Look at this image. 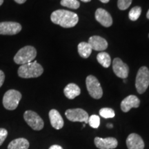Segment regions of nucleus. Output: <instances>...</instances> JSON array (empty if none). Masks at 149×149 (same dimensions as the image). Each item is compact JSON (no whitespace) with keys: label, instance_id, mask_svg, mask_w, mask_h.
Wrapping results in <instances>:
<instances>
[{"label":"nucleus","instance_id":"1","mask_svg":"<svg viewBox=\"0 0 149 149\" xmlns=\"http://www.w3.org/2000/svg\"><path fill=\"white\" fill-rule=\"evenodd\" d=\"M51 19L53 23L63 28H72L77 24L79 17L77 14L71 11L57 10L51 14Z\"/></svg>","mask_w":149,"mask_h":149},{"label":"nucleus","instance_id":"2","mask_svg":"<svg viewBox=\"0 0 149 149\" xmlns=\"http://www.w3.org/2000/svg\"><path fill=\"white\" fill-rule=\"evenodd\" d=\"M18 75L20 77L29 79L40 77L44 72V68L37 61L20 66L18 69Z\"/></svg>","mask_w":149,"mask_h":149},{"label":"nucleus","instance_id":"3","mask_svg":"<svg viewBox=\"0 0 149 149\" xmlns=\"http://www.w3.org/2000/svg\"><path fill=\"white\" fill-rule=\"evenodd\" d=\"M37 56L36 49L31 46L22 48L14 57V61L17 64H26L32 62Z\"/></svg>","mask_w":149,"mask_h":149},{"label":"nucleus","instance_id":"4","mask_svg":"<svg viewBox=\"0 0 149 149\" xmlns=\"http://www.w3.org/2000/svg\"><path fill=\"white\" fill-rule=\"evenodd\" d=\"M22 99V94L18 91L11 89L5 93L3 97V105L6 109L13 111L17 108Z\"/></svg>","mask_w":149,"mask_h":149},{"label":"nucleus","instance_id":"5","mask_svg":"<svg viewBox=\"0 0 149 149\" xmlns=\"http://www.w3.org/2000/svg\"><path fill=\"white\" fill-rule=\"evenodd\" d=\"M149 86V70L146 66H142L137 72L135 79V87L137 93L143 94Z\"/></svg>","mask_w":149,"mask_h":149},{"label":"nucleus","instance_id":"6","mask_svg":"<svg viewBox=\"0 0 149 149\" xmlns=\"http://www.w3.org/2000/svg\"><path fill=\"white\" fill-rule=\"evenodd\" d=\"M86 84L89 95L93 98L99 100L103 95V91L98 79L93 75H88L86 79Z\"/></svg>","mask_w":149,"mask_h":149},{"label":"nucleus","instance_id":"7","mask_svg":"<svg viewBox=\"0 0 149 149\" xmlns=\"http://www.w3.org/2000/svg\"><path fill=\"white\" fill-rule=\"evenodd\" d=\"M24 118L28 125L35 130H40L44 128V121L40 115L33 111H26L24 114Z\"/></svg>","mask_w":149,"mask_h":149},{"label":"nucleus","instance_id":"8","mask_svg":"<svg viewBox=\"0 0 149 149\" xmlns=\"http://www.w3.org/2000/svg\"><path fill=\"white\" fill-rule=\"evenodd\" d=\"M65 115L68 120L73 122H85L87 124L89 118L88 113L81 109H68L65 112Z\"/></svg>","mask_w":149,"mask_h":149},{"label":"nucleus","instance_id":"9","mask_svg":"<svg viewBox=\"0 0 149 149\" xmlns=\"http://www.w3.org/2000/svg\"><path fill=\"white\" fill-rule=\"evenodd\" d=\"M22 31L21 24L14 22H0V35H14Z\"/></svg>","mask_w":149,"mask_h":149},{"label":"nucleus","instance_id":"10","mask_svg":"<svg viewBox=\"0 0 149 149\" xmlns=\"http://www.w3.org/2000/svg\"><path fill=\"white\" fill-rule=\"evenodd\" d=\"M113 69L115 74L118 77L126 79L128 77L129 68L128 65L123 62L120 58H115L113 61Z\"/></svg>","mask_w":149,"mask_h":149},{"label":"nucleus","instance_id":"11","mask_svg":"<svg viewBox=\"0 0 149 149\" xmlns=\"http://www.w3.org/2000/svg\"><path fill=\"white\" fill-rule=\"evenodd\" d=\"M95 145L99 149H114L118 145V141L115 137H96L94 139Z\"/></svg>","mask_w":149,"mask_h":149},{"label":"nucleus","instance_id":"12","mask_svg":"<svg viewBox=\"0 0 149 149\" xmlns=\"http://www.w3.org/2000/svg\"><path fill=\"white\" fill-rule=\"evenodd\" d=\"M95 17L97 21L104 27H110L113 24L111 15L108 11L103 8H98L96 10Z\"/></svg>","mask_w":149,"mask_h":149},{"label":"nucleus","instance_id":"13","mask_svg":"<svg viewBox=\"0 0 149 149\" xmlns=\"http://www.w3.org/2000/svg\"><path fill=\"white\" fill-rule=\"evenodd\" d=\"M126 146L128 149H144V142L141 136L136 133H131L126 139Z\"/></svg>","mask_w":149,"mask_h":149},{"label":"nucleus","instance_id":"14","mask_svg":"<svg viewBox=\"0 0 149 149\" xmlns=\"http://www.w3.org/2000/svg\"><path fill=\"white\" fill-rule=\"evenodd\" d=\"M140 104V100L137 96L130 95L126 97L121 102V109L124 113H127L132 108H138Z\"/></svg>","mask_w":149,"mask_h":149},{"label":"nucleus","instance_id":"15","mask_svg":"<svg viewBox=\"0 0 149 149\" xmlns=\"http://www.w3.org/2000/svg\"><path fill=\"white\" fill-rule=\"evenodd\" d=\"M88 44L92 50L103 51L108 47V42L105 39L100 36H92L89 38Z\"/></svg>","mask_w":149,"mask_h":149},{"label":"nucleus","instance_id":"16","mask_svg":"<svg viewBox=\"0 0 149 149\" xmlns=\"http://www.w3.org/2000/svg\"><path fill=\"white\" fill-rule=\"evenodd\" d=\"M49 119L52 126L57 130L63 128L64 122L62 117L57 110L52 109L49 112Z\"/></svg>","mask_w":149,"mask_h":149},{"label":"nucleus","instance_id":"17","mask_svg":"<svg viewBox=\"0 0 149 149\" xmlns=\"http://www.w3.org/2000/svg\"><path fill=\"white\" fill-rule=\"evenodd\" d=\"M64 93L67 98L69 100H73L76 97L79 95L81 93V90L77 84L70 83L64 88Z\"/></svg>","mask_w":149,"mask_h":149},{"label":"nucleus","instance_id":"18","mask_svg":"<svg viewBox=\"0 0 149 149\" xmlns=\"http://www.w3.org/2000/svg\"><path fill=\"white\" fill-rule=\"evenodd\" d=\"M29 141L25 138H18L13 140L8 146V149H29Z\"/></svg>","mask_w":149,"mask_h":149},{"label":"nucleus","instance_id":"19","mask_svg":"<svg viewBox=\"0 0 149 149\" xmlns=\"http://www.w3.org/2000/svg\"><path fill=\"white\" fill-rule=\"evenodd\" d=\"M77 50L79 55L84 59L88 58L92 53V48L88 42H83L79 43V45H78Z\"/></svg>","mask_w":149,"mask_h":149},{"label":"nucleus","instance_id":"20","mask_svg":"<svg viewBox=\"0 0 149 149\" xmlns=\"http://www.w3.org/2000/svg\"><path fill=\"white\" fill-rule=\"evenodd\" d=\"M97 59L98 62L104 68H109L111 64V56L109 53L105 52H101L97 56Z\"/></svg>","mask_w":149,"mask_h":149},{"label":"nucleus","instance_id":"21","mask_svg":"<svg viewBox=\"0 0 149 149\" xmlns=\"http://www.w3.org/2000/svg\"><path fill=\"white\" fill-rule=\"evenodd\" d=\"M61 5L71 9H77L80 6V3L77 0H61Z\"/></svg>","mask_w":149,"mask_h":149},{"label":"nucleus","instance_id":"22","mask_svg":"<svg viewBox=\"0 0 149 149\" xmlns=\"http://www.w3.org/2000/svg\"><path fill=\"white\" fill-rule=\"evenodd\" d=\"M141 13V8L139 6L133 7L131 10H130L128 13V17L131 21H136L137 20L140 16Z\"/></svg>","mask_w":149,"mask_h":149},{"label":"nucleus","instance_id":"23","mask_svg":"<svg viewBox=\"0 0 149 149\" xmlns=\"http://www.w3.org/2000/svg\"><path fill=\"white\" fill-rule=\"evenodd\" d=\"M100 115L104 118L109 119L114 117L115 113L113 109H110V108H103V109H100Z\"/></svg>","mask_w":149,"mask_h":149},{"label":"nucleus","instance_id":"24","mask_svg":"<svg viewBox=\"0 0 149 149\" xmlns=\"http://www.w3.org/2000/svg\"><path fill=\"white\" fill-rule=\"evenodd\" d=\"M88 123L91 127L93 128H97L100 124V118L98 115H93L88 118Z\"/></svg>","mask_w":149,"mask_h":149},{"label":"nucleus","instance_id":"25","mask_svg":"<svg viewBox=\"0 0 149 149\" xmlns=\"http://www.w3.org/2000/svg\"><path fill=\"white\" fill-rule=\"evenodd\" d=\"M132 1L133 0H118L117 6H118L119 9L122 10H126L131 4Z\"/></svg>","mask_w":149,"mask_h":149},{"label":"nucleus","instance_id":"26","mask_svg":"<svg viewBox=\"0 0 149 149\" xmlns=\"http://www.w3.org/2000/svg\"><path fill=\"white\" fill-rule=\"evenodd\" d=\"M8 135V131L5 128H0V146H1L3 141L6 139Z\"/></svg>","mask_w":149,"mask_h":149},{"label":"nucleus","instance_id":"27","mask_svg":"<svg viewBox=\"0 0 149 149\" xmlns=\"http://www.w3.org/2000/svg\"><path fill=\"white\" fill-rule=\"evenodd\" d=\"M5 80V74L2 70H0V88L1 87V86L3 85V82H4Z\"/></svg>","mask_w":149,"mask_h":149},{"label":"nucleus","instance_id":"28","mask_svg":"<svg viewBox=\"0 0 149 149\" xmlns=\"http://www.w3.org/2000/svg\"><path fill=\"white\" fill-rule=\"evenodd\" d=\"M49 149H63V148L61 146H59V145L55 144L50 147Z\"/></svg>","mask_w":149,"mask_h":149},{"label":"nucleus","instance_id":"29","mask_svg":"<svg viewBox=\"0 0 149 149\" xmlns=\"http://www.w3.org/2000/svg\"><path fill=\"white\" fill-rule=\"evenodd\" d=\"M16 3H19V4H22V3H25L26 1V0H14Z\"/></svg>","mask_w":149,"mask_h":149},{"label":"nucleus","instance_id":"30","mask_svg":"<svg viewBox=\"0 0 149 149\" xmlns=\"http://www.w3.org/2000/svg\"><path fill=\"white\" fill-rule=\"evenodd\" d=\"M100 1H101V2H102V3H107L109 2V1H110V0H100Z\"/></svg>","mask_w":149,"mask_h":149},{"label":"nucleus","instance_id":"31","mask_svg":"<svg viewBox=\"0 0 149 149\" xmlns=\"http://www.w3.org/2000/svg\"><path fill=\"white\" fill-rule=\"evenodd\" d=\"M107 127L110 128H113V124H107Z\"/></svg>","mask_w":149,"mask_h":149},{"label":"nucleus","instance_id":"32","mask_svg":"<svg viewBox=\"0 0 149 149\" xmlns=\"http://www.w3.org/2000/svg\"><path fill=\"white\" fill-rule=\"evenodd\" d=\"M81 1H83V2H86V3H87V2H89V1H91V0H81Z\"/></svg>","mask_w":149,"mask_h":149},{"label":"nucleus","instance_id":"33","mask_svg":"<svg viewBox=\"0 0 149 149\" xmlns=\"http://www.w3.org/2000/svg\"><path fill=\"white\" fill-rule=\"evenodd\" d=\"M146 17H147V19H149V9H148V12H147V14H146Z\"/></svg>","mask_w":149,"mask_h":149},{"label":"nucleus","instance_id":"34","mask_svg":"<svg viewBox=\"0 0 149 149\" xmlns=\"http://www.w3.org/2000/svg\"><path fill=\"white\" fill-rule=\"evenodd\" d=\"M3 3V0H0V6L2 5Z\"/></svg>","mask_w":149,"mask_h":149},{"label":"nucleus","instance_id":"35","mask_svg":"<svg viewBox=\"0 0 149 149\" xmlns=\"http://www.w3.org/2000/svg\"><path fill=\"white\" fill-rule=\"evenodd\" d=\"M148 37H149V35H148Z\"/></svg>","mask_w":149,"mask_h":149}]
</instances>
